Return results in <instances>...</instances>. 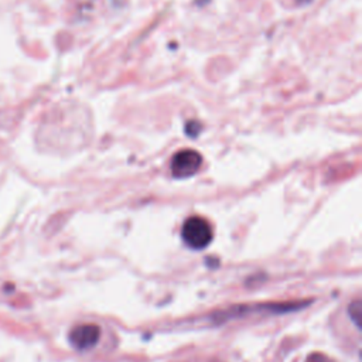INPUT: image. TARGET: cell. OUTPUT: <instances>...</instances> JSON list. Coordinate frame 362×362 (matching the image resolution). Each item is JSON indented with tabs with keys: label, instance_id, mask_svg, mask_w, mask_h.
Here are the masks:
<instances>
[{
	"label": "cell",
	"instance_id": "obj_3",
	"mask_svg": "<svg viewBox=\"0 0 362 362\" xmlns=\"http://www.w3.org/2000/svg\"><path fill=\"white\" fill-rule=\"evenodd\" d=\"M69 342L78 351L93 348L100 338V328L96 324H81L71 329Z\"/></svg>",
	"mask_w": 362,
	"mask_h": 362
},
{
	"label": "cell",
	"instance_id": "obj_5",
	"mask_svg": "<svg viewBox=\"0 0 362 362\" xmlns=\"http://www.w3.org/2000/svg\"><path fill=\"white\" fill-rule=\"evenodd\" d=\"M305 362H331V359H329L328 356H325L324 354L314 352V354L308 355V358L305 359Z\"/></svg>",
	"mask_w": 362,
	"mask_h": 362
},
{
	"label": "cell",
	"instance_id": "obj_4",
	"mask_svg": "<svg viewBox=\"0 0 362 362\" xmlns=\"http://www.w3.org/2000/svg\"><path fill=\"white\" fill-rule=\"evenodd\" d=\"M361 301L359 300H355L352 301L349 305H348V315L349 318L352 320V322L359 327L361 325V317H362V313H361Z\"/></svg>",
	"mask_w": 362,
	"mask_h": 362
},
{
	"label": "cell",
	"instance_id": "obj_1",
	"mask_svg": "<svg viewBox=\"0 0 362 362\" xmlns=\"http://www.w3.org/2000/svg\"><path fill=\"white\" fill-rule=\"evenodd\" d=\"M181 238L188 247L194 250H201L212 242L214 230L211 223L205 218L194 215L187 218L182 223Z\"/></svg>",
	"mask_w": 362,
	"mask_h": 362
},
{
	"label": "cell",
	"instance_id": "obj_2",
	"mask_svg": "<svg viewBox=\"0 0 362 362\" xmlns=\"http://www.w3.org/2000/svg\"><path fill=\"white\" fill-rule=\"evenodd\" d=\"M202 164V157L198 151L184 148L171 160V174L177 178H185L195 174Z\"/></svg>",
	"mask_w": 362,
	"mask_h": 362
}]
</instances>
